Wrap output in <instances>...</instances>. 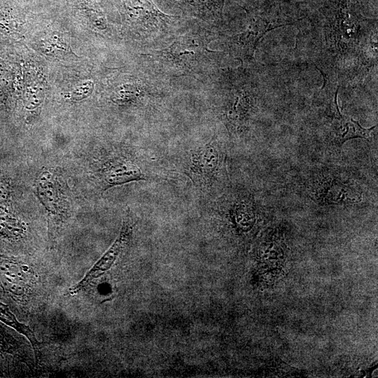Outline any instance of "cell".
<instances>
[{"label":"cell","mask_w":378,"mask_h":378,"mask_svg":"<svg viewBox=\"0 0 378 378\" xmlns=\"http://www.w3.org/2000/svg\"><path fill=\"white\" fill-rule=\"evenodd\" d=\"M214 35L205 30H191L178 36L169 46L154 50L144 56L167 74L173 76L201 75L212 64L218 53L209 48Z\"/></svg>","instance_id":"obj_1"},{"label":"cell","mask_w":378,"mask_h":378,"mask_svg":"<svg viewBox=\"0 0 378 378\" xmlns=\"http://www.w3.org/2000/svg\"><path fill=\"white\" fill-rule=\"evenodd\" d=\"M120 8L127 22L148 39L166 33L179 18L162 12L150 0H121Z\"/></svg>","instance_id":"obj_2"},{"label":"cell","mask_w":378,"mask_h":378,"mask_svg":"<svg viewBox=\"0 0 378 378\" xmlns=\"http://www.w3.org/2000/svg\"><path fill=\"white\" fill-rule=\"evenodd\" d=\"M37 197L48 212V235L53 242L59 230L67 218L69 203L57 174L50 169L43 170L35 183Z\"/></svg>","instance_id":"obj_3"},{"label":"cell","mask_w":378,"mask_h":378,"mask_svg":"<svg viewBox=\"0 0 378 378\" xmlns=\"http://www.w3.org/2000/svg\"><path fill=\"white\" fill-rule=\"evenodd\" d=\"M224 154L215 141L192 149L183 163L185 174L197 187L207 188L213 185L223 170Z\"/></svg>","instance_id":"obj_4"},{"label":"cell","mask_w":378,"mask_h":378,"mask_svg":"<svg viewBox=\"0 0 378 378\" xmlns=\"http://www.w3.org/2000/svg\"><path fill=\"white\" fill-rule=\"evenodd\" d=\"M262 16L248 12V23L245 29L228 39V47L234 57L242 62L253 59L260 40L270 30L285 26Z\"/></svg>","instance_id":"obj_5"},{"label":"cell","mask_w":378,"mask_h":378,"mask_svg":"<svg viewBox=\"0 0 378 378\" xmlns=\"http://www.w3.org/2000/svg\"><path fill=\"white\" fill-rule=\"evenodd\" d=\"M134 227V223L127 214L123 220L120 232L104 254L96 262L85 276L69 290V293L76 295L85 289L92 281L100 277L113 265L117 258L127 244Z\"/></svg>","instance_id":"obj_6"},{"label":"cell","mask_w":378,"mask_h":378,"mask_svg":"<svg viewBox=\"0 0 378 378\" xmlns=\"http://www.w3.org/2000/svg\"><path fill=\"white\" fill-rule=\"evenodd\" d=\"M100 176L103 190L130 182L147 179L146 174L135 161L122 155L107 159L102 164Z\"/></svg>","instance_id":"obj_7"},{"label":"cell","mask_w":378,"mask_h":378,"mask_svg":"<svg viewBox=\"0 0 378 378\" xmlns=\"http://www.w3.org/2000/svg\"><path fill=\"white\" fill-rule=\"evenodd\" d=\"M337 95L336 91L331 104L332 135L335 141L342 145L346 141L354 138L370 139L375 126L365 129L358 121L341 113L337 105Z\"/></svg>","instance_id":"obj_8"},{"label":"cell","mask_w":378,"mask_h":378,"mask_svg":"<svg viewBox=\"0 0 378 378\" xmlns=\"http://www.w3.org/2000/svg\"><path fill=\"white\" fill-rule=\"evenodd\" d=\"M185 15L208 22L223 19L225 0H168Z\"/></svg>","instance_id":"obj_9"},{"label":"cell","mask_w":378,"mask_h":378,"mask_svg":"<svg viewBox=\"0 0 378 378\" xmlns=\"http://www.w3.org/2000/svg\"><path fill=\"white\" fill-rule=\"evenodd\" d=\"M0 265L1 281L13 293L20 295L33 282V272L24 264L3 260Z\"/></svg>","instance_id":"obj_10"},{"label":"cell","mask_w":378,"mask_h":378,"mask_svg":"<svg viewBox=\"0 0 378 378\" xmlns=\"http://www.w3.org/2000/svg\"><path fill=\"white\" fill-rule=\"evenodd\" d=\"M0 321L25 336L31 344L36 358H38L41 343L36 339L34 332L29 326L19 322L8 307L1 302H0Z\"/></svg>","instance_id":"obj_11"},{"label":"cell","mask_w":378,"mask_h":378,"mask_svg":"<svg viewBox=\"0 0 378 378\" xmlns=\"http://www.w3.org/2000/svg\"><path fill=\"white\" fill-rule=\"evenodd\" d=\"M26 227L22 222L9 215L0 216V234L9 237H19Z\"/></svg>","instance_id":"obj_12"},{"label":"cell","mask_w":378,"mask_h":378,"mask_svg":"<svg viewBox=\"0 0 378 378\" xmlns=\"http://www.w3.org/2000/svg\"><path fill=\"white\" fill-rule=\"evenodd\" d=\"M8 200V191L7 187L0 182V204H6Z\"/></svg>","instance_id":"obj_13"}]
</instances>
